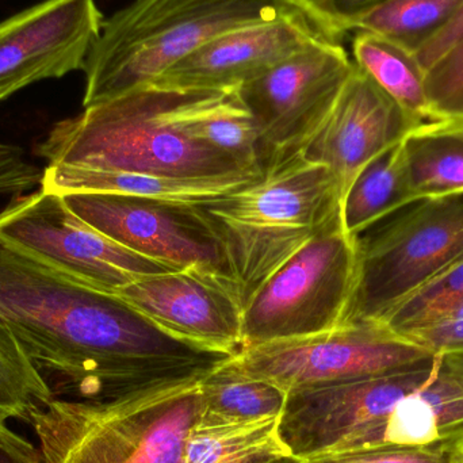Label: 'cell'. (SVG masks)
<instances>
[{
  "label": "cell",
  "mask_w": 463,
  "mask_h": 463,
  "mask_svg": "<svg viewBox=\"0 0 463 463\" xmlns=\"http://www.w3.org/2000/svg\"><path fill=\"white\" fill-rule=\"evenodd\" d=\"M184 90L146 84L56 122L35 154L48 165L181 179L261 176L187 135L176 119Z\"/></svg>",
  "instance_id": "7a4b0ae2"
},
{
  "label": "cell",
  "mask_w": 463,
  "mask_h": 463,
  "mask_svg": "<svg viewBox=\"0 0 463 463\" xmlns=\"http://www.w3.org/2000/svg\"><path fill=\"white\" fill-rule=\"evenodd\" d=\"M0 324L54 396L113 402L203 378L231 358L168 334L116 294L0 244Z\"/></svg>",
  "instance_id": "6da1fadb"
},
{
  "label": "cell",
  "mask_w": 463,
  "mask_h": 463,
  "mask_svg": "<svg viewBox=\"0 0 463 463\" xmlns=\"http://www.w3.org/2000/svg\"><path fill=\"white\" fill-rule=\"evenodd\" d=\"M307 463H463L459 454L443 448H383L351 453L324 454Z\"/></svg>",
  "instance_id": "4316f807"
},
{
  "label": "cell",
  "mask_w": 463,
  "mask_h": 463,
  "mask_svg": "<svg viewBox=\"0 0 463 463\" xmlns=\"http://www.w3.org/2000/svg\"><path fill=\"white\" fill-rule=\"evenodd\" d=\"M462 0H381L351 19L348 33H372L416 52L456 13Z\"/></svg>",
  "instance_id": "603a6c76"
},
{
  "label": "cell",
  "mask_w": 463,
  "mask_h": 463,
  "mask_svg": "<svg viewBox=\"0 0 463 463\" xmlns=\"http://www.w3.org/2000/svg\"><path fill=\"white\" fill-rule=\"evenodd\" d=\"M312 19L329 38L342 43L351 19L381 0H288Z\"/></svg>",
  "instance_id": "83f0119b"
},
{
  "label": "cell",
  "mask_w": 463,
  "mask_h": 463,
  "mask_svg": "<svg viewBox=\"0 0 463 463\" xmlns=\"http://www.w3.org/2000/svg\"><path fill=\"white\" fill-rule=\"evenodd\" d=\"M463 304V253L378 323L404 335L446 317Z\"/></svg>",
  "instance_id": "d4e9b609"
},
{
  "label": "cell",
  "mask_w": 463,
  "mask_h": 463,
  "mask_svg": "<svg viewBox=\"0 0 463 463\" xmlns=\"http://www.w3.org/2000/svg\"><path fill=\"white\" fill-rule=\"evenodd\" d=\"M354 62L389 97L416 118L432 121L426 91V70L415 52L372 33H355Z\"/></svg>",
  "instance_id": "44dd1931"
},
{
  "label": "cell",
  "mask_w": 463,
  "mask_h": 463,
  "mask_svg": "<svg viewBox=\"0 0 463 463\" xmlns=\"http://www.w3.org/2000/svg\"><path fill=\"white\" fill-rule=\"evenodd\" d=\"M0 244L109 294L179 269L114 241L73 213L61 195L43 189L15 195L0 212Z\"/></svg>",
  "instance_id": "9c48e42d"
},
{
  "label": "cell",
  "mask_w": 463,
  "mask_h": 463,
  "mask_svg": "<svg viewBox=\"0 0 463 463\" xmlns=\"http://www.w3.org/2000/svg\"><path fill=\"white\" fill-rule=\"evenodd\" d=\"M46 378L24 353L16 337L0 324V421L29 419L53 399Z\"/></svg>",
  "instance_id": "cb8c5ba5"
},
{
  "label": "cell",
  "mask_w": 463,
  "mask_h": 463,
  "mask_svg": "<svg viewBox=\"0 0 463 463\" xmlns=\"http://www.w3.org/2000/svg\"><path fill=\"white\" fill-rule=\"evenodd\" d=\"M321 38L329 37L290 5L272 18L213 38L149 84L171 90H237Z\"/></svg>",
  "instance_id": "7c38bea8"
},
{
  "label": "cell",
  "mask_w": 463,
  "mask_h": 463,
  "mask_svg": "<svg viewBox=\"0 0 463 463\" xmlns=\"http://www.w3.org/2000/svg\"><path fill=\"white\" fill-rule=\"evenodd\" d=\"M0 463H43L40 450L0 421Z\"/></svg>",
  "instance_id": "4dcf8cb0"
},
{
  "label": "cell",
  "mask_w": 463,
  "mask_h": 463,
  "mask_svg": "<svg viewBox=\"0 0 463 463\" xmlns=\"http://www.w3.org/2000/svg\"><path fill=\"white\" fill-rule=\"evenodd\" d=\"M415 203L400 143L367 163L348 187L342 201L343 230L358 236Z\"/></svg>",
  "instance_id": "ac0fdd59"
},
{
  "label": "cell",
  "mask_w": 463,
  "mask_h": 463,
  "mask_svg": "<svg viewBox=\"0 0 463 463\" xmlns=\"http://www.w3.org/2000/svg\"><path fill=\"white\" fill-rule=\"evenodd\" d=\"M200 424L239 423L282 415L288 393L266 381L233 374L219 366L200 383Z\"/></svg>",
  "instance_id": "7402d4cb"
},
{
  "label": "cell",
  "mask_w": 463,
  "mask_h": 463,
  "mask_svg": "<svg viewBox=\"0 0 463 463\" xmlns=\"http://www.w3.org/2000/svg\"><path fill=\"white\" fill-rule=\"evenodd\" d=\"M33 84L29 79H14V80L2 81L0 83V102L7 99L11 95L15 94L19 90L24 89V87Z\"/></svg>",
  "instance_id": "1f68e13d"
},
{
  "label": "cell",
  "mask_w": 463,
  "mask_h": 463,
  "mask_svg": "<svg viewBox=\"0 0 463 463\" xmlns=\"http://www.w3.org/2000/svg\"><path fill=\"white\" fill-rule=\"evenodd\" d=\"M280 418L224 424L197 421L184 445V463H272L290 457L279 435Z\"/></svg>",
  "instance_id": "d6986e66"
},
{
  "label": "cell",
  "mask_w": 463,
  "mask_h": 463,
  "mask_svg": "<svg viewBox=\"0 0 463 463\" xmlns=\"http://www.w3.org/2000/svg\"><path fill=\"white\" fill-rule=\"evenodd\" d=\"M261 176H231L216 179H181L128 171L90 170L48 165L40 189L57 195L73 193L133 195L171 203H203L228 194Z\"/></svg>",
  "instance_id": "2e32d148"
},
{
  "label": "cell",
  "mask_w": 463,
  "mask_h": 463,
  "mask_svg": "<svg viewBox=\"0 0 463 463\" xmlns=\"http://www.w3.org/2000/svg\"><path fill=\"white\" fill-rule=\"evenodd\" d=\"M426 91L431 122L463 118V43L427 70Z\"/></svg>",
  "instance_id": "484cf974"
},
{
  "label": "cell",
  "mask_w": 463,
  "mask_h": 463,
  "mask_svg": "<svg viewBox=\"0 0 463 463\" xmlns=\"http://www.w3.org/2000/svg\"><path fill=\"white\" fill-rule=\"evenodd\" d=\"M272 463H307L304 461V459L296 458V457L290 456L286 457V458L279 459V461L272 462Z\"/></svg>",
  "instance_id": "836d02e7"
},
{
  "label": "cell",
  "mask_w": 463,
  "mask_h": 463,
  "mask_svg": "<svg viewBox=\"0 0 463 463\" xmlns=\"http://www.w3.org/2000/svg\"><path fill=\"white\" fill-rule=\"evenodd\" d=\"M354 67L339 41L321 38L237 89L255 119L266 171L301 155L328 118Z\"/></svg>",
  "instance_id": "30bf717a"
},
{
  "label": "cell",
  "mask_w": 463,
  "mask_h": 463,
  "mask_svg": "<svg viewBox=\"0 0 463 463\" xmlns=\"http://www.w3.org/2000/svg\"><path fill=\"white\" fill-rule=\"evenodd\" d=\"M43 170L27 162L24 149L0 143V194H21L40 186Z\"/></svg>",
  "instance_id": "f1b7e54d"
},
{
  "label": "cell",
  "mask_w": 463,
  "mask_h": 463,
  "mask_svg": "<svg viewBox=\"0 0 463 463\" xmlns=\"http://www.w3.org/2000/svg\"><path fill=\"white\" fill-rule=\"evenodd\" d=\"M434 356L383 324H345L310 336L242 348L222 367L288 394L386 374Z\"/></svg>",
  "instance_id": "ba28073f"
},
{
  "label": "cell",
  "mask_w": 463,
  "mask_h": 463,
  "mask_svg": "<svg viewBox=\"0 0 463 463\" xmlns=\"http://www.w3.org/2000/svg\"><path fill=\"white\" fill-rule=\"evenodd\" d=\"M416 203L355 236V285L342 326L378 323L462 255L463 195Z\"/></svg>",
  "instance_id": "8992f818"
},
{
  "label": "cell",
  "mask_w": 463,
  "mask_h": 463,
  "mask_svg": "<svg viewBox=\"0 0 463 463\" xmlns=\"http://www.w3.org/2000/svg\"><path fill=\"white\" fill-rule=\"evenodd\" d=\"M105 16L95 0H43L0 22V83L83 71Z\"/></svg>",
  "instance_id": "9a60e30c"
},
{
  "label": "cell",
  "mask_w": 463,
  "mask_h": 463,
  "mask_svg": "<svg viewBox=\"0 0 463 463\" xmlns=\"http://www.w3.org/2000/svg\"><path fill=\"white\" fill-rule=\"evenodd\" d=\"M168 334L214 353L242 350V307L233 286L194 269L140 278L116 294Z\"/></svg>",
  "instance_id": "5bb4252c"
},
{
  "label": "cell",
  "mask_w": 463,
  "mask_h": 463,
  "mask_svg": "<svg viewBox=\"0 0 463 463\" xmlns=\"http://www.w3.org/2000/svg\"><path fill=\"white\" fill-rule=\"evenodd\" d=\"M206 377V375H205ZM203 378L113 402L53 397L27 420L43 463H184L203 411Z\"/></svg>",
  "instance_id": "277c9868"
},
{
  "label": "cell",
  "mask_w": 463,
  "mask_h": 463,
  "mask_svg": "<svg viewBox=\"0 0 463 463\" xmlns=\"http://www.w3.org/2000/svg\"><path fill=\"white\" fill-rule=\"evenodd\" d=\"M197 206L222 244L242 307L291 256L342 225L336 179L301 156Z\"/></svg>",
  "instance_id": "3957f363"
},
{
  "label": "cell",
  "mask_w": 463,
  "mask_h": 463,
  "mask_svg": "<svg viewBox=\"0 0 463 463\" xmlns=\"http://www.w3.org/2000/svg\"><path fill=\"white\" fill-rule=\"evenodd\" d=\"M356 277V241L343 225L305 245L250 297L242 348L342 326Z\"/></svg>",
  "instance_id": "52a82bcc"
},
{
  "label": "cell",
  "mask_w": 463,
  "mask_h": 463,
  "mask_svg": "<svg viewBox=\"0 0 463 463\" xmlns=\"http://www.w3.org/2000/svg\"><path fill=\"white\" fill-rule=\"evenodd\" d=\"M176 119L195 140L227 155L244 170L263 175L266 157L258 128L237 90H184Z\"/></svg>",
  "instance_id": "e0dca14e"
},
{
  "label": "cell",
  "mask_w": 463,
  "mask_h": 463,
  "mask_svg": "<svg viewBox=\"0 0 463 463\" xmlns=\"http://www.w3.org/2000/svg\"><path fill=\"white\" fill-rule=\"evenodd\" d=\"M432 127L437 129L446 130V132L456 133V135L463 137V118L462 119H449V121H434L429 122Z\"/></svg>",
  "instance_id": "d6a6232c"
},
{
  "label": "cell",
  "mask_w": 463,
  "mask_h": 463,
  "mask_svg": "<svg viewBox=\"0 0 463 463\" xmlns=\"http://www.w3.org/2000/svg\"><path fill=\"white\" fill-rule=\"evenodd\" d=\"M463 43V0L457 8L450 21L421 48L415 52L419 62L424 70L431 68L438 60L442 59L448 52Z\"/></svg>",
  "instance_id": "f546056e"
},
{
  "label": "cell",
  "mask_w": 463,
  "mask_h": 463,
  "mask_svg": "<svg viewBox=\"0 0 463 463\" xmlns=\"http://www.w3.org/2000/svg\"><path fill=\"white\" fill-rule=\"evenodd\" d=\"M290 5L288 0H133L103 22L84 65L83 108L146 86L213 38Z\"/></svg>",
  "instance_id": "5b68a950"
},
{
  "label": "cell",
  "mask_w": 463,
  "mask_h": 463,
  "mask_svg": "<svg viewBox=\"0 0 463 463\" xmlns=\"http://www.w3.org/2000/svg\"><path fill=\"white\" fill-rule=\"evenodd\" d=\"M416 203L463 195V137L426 122L402 141Z\"/></svg>",
  "instance_id": "ffe728a7"
},
{
  "label": "cell",
  "mask_w": 463,
  "mask_h": 463,
  "mask_svg": "<svg viewBox=\"0 0 463 463\" xmlns=\"http://www.w3.org/2000/svg\"><path fill=\"white\" fill-rule=\"evenodd\" d=\"M61 197L87 224L124 247L175 269L222 278L234 288L222 244L197 203L102 193Z\"/></svg>",
  "instance_id": "8fae6325"
},
{
  "label": "cell",
  "mask_w": 463,
  "mask_h": 463,
  "mask_svg": "<svg viewBox=\"0 0 463 463\" xmlns=\"http://www.w3.org/2000/svg\"><path fill=\"white\" fill-rule=\"evenodd\" d=\"M423 124L355 65L328 118L299 156L331 171L343 201L367 163Z\"/></svg>",
  "instance_id": "4fadbf2b"
}]
</instances>
